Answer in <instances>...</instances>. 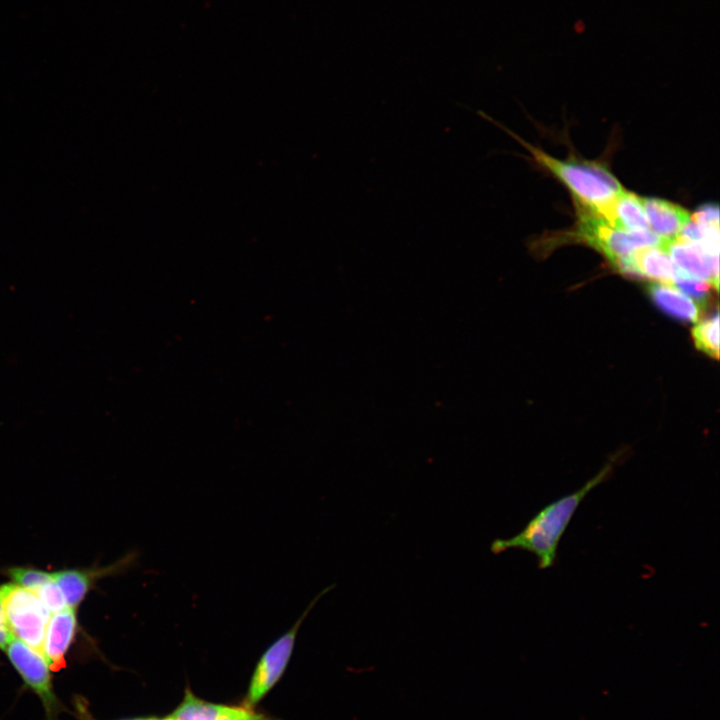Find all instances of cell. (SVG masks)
Returning <instances> with one entry per match:
<instances>
[{
	"label": "cell",
	"mask_w": 720,
	"mask_h": 720,
	"mask_svg": "<svg viewBox=\"0 0 720 720\" xmlns=\"http://www.w3.org/2000/svg\"><path fill=\"white\" fill-rule=\"evenodd\" d=\"M613 463L605 465L592 479L577 491L565 495L540 510L516 535L492 541L490 550L500 554L509 549H520L533 554L540 569L554 565L558 544L574 513L586 495L607 480Z\"/></svg>",
	"instance_id": "cell-1"
},
{
	"label": "cell",
	"mask_w": 720,
	"mask_h": 720,
	"mask_svg": "<svg viewBox=\"0 0 720 720\" xmlns=\"http://www.w3.org/2000/svg\"><path fill=\"white\" fill-rule=\"evenodd\" d=\"M495 125L508 132L533 156L534 160L553 173L576 196V200L594 209L601 215L624 190L619 181L604 167L592 162L563 161L532 146L506 127L485 115Z\"/></svg>",
	"instance_id": "cell-2"
},
{
	"label": "cell",
	"mask_w": 720,
	"mask_h": 720,
	"mask_svg": "<svg viewBox=\"0 0 720 720\" xmlns=\"http://www.w3.org/2000/svg\"><path fill=\"white\" fill-rule=\"evenodd\" d=\"M576 211L578 237L602 253L614 267L636 249L661 248L668 241L649 230L628 232L616 229L604 216L579 201H576Z\"/></svg>",
	"instance_id": "cell-3"
},
{
	"label": "cell",
	"mask_w": 720,
	"mask_h": 720,
	"mask_svg": "<svg viewBox=\"0 0 720 720\" xmlns=\"http://www.w3.org/2000/svg\"><path fill=\"white\" fill-rule=\"evenodd\" d=\"M335 586L332 584L320 591L295 623L263 652L251 676L247 693L241 703L242 706L255 709L256 705L279 682L291 660L301 625L316 603Z\"/></svg>",
	"instance_id": "cell-4"
},
{
	"label": "cell",
	"mask_w": 720,
	"mask_h": 720,
	"mask_svg": "<svg viewBox=\"0 0 720 720\" xmlns=\"http://www.w3.org/2000/svg\"><path fill=\"white\" fill-rule=\"evenodd\" d=\"M0 604L14 636L42 653L50 612L32 591L15 583L0 585Z\"/></svg>",
	"instance_id": "cell-5"
},
{
	"label": "cell",
	"mask_w": 720,
	"mask_h": 720,
	"mask_svg": "<svg viewBox=\"0 0 720 720\" xmlns=\"http://www.w3.org/2000/svg\"><path fill=\"white\" fill-rule=\"evenodd\" d=\"M23 682L41 700L48 720H55L62 705L54 692L49 665L43 654L19 639H13L5 650Z\"/></svg>",
	"instance_id": "cell-6"
},
{
	"label": "cell",
	"mask_w": 720,
	"mask_h": 720,
	"mask_svg": "<svg viewBox=\"0 0 720 720\" xmlns=\"http://www.w3.org/2000/svg\"><path fill=\"white\" fill-rule=\"evenodd\" d=\"M661 249L671 255L670 258L681 271L710 283L718 290L719 255H711L700 243L679 238L667 241Z\"/></svg>",
	"instance_id": "cell-7"
},
{
	"label": "cell",
	"mask_w": 720,
	"mask_h": 720,
	"mask_svg": "<svg viewBox=\"0 0 720 720\" xmlns=\"http://www.w3.org/2000/svg\"><path fill=\"white\" fill-rule=\"evenodd\" d=\"M77 627L75 609L66 608L50 617L44 636L42 654L53 672L66 665V654Z\"/></svg>",
	"instance_id": "cell-8"
},
{
	"label": "cell",
	"mask_w": 720,
	"mask_h": 720,
	"mask_svg": "<svg viewBox=\"0 0 720 720\" xmlns=\"http://www.w3.org/2000/svg\"><path fill=\"white\" fill-rule=\"evenodd\" d=\"M135 559L136 554L130 553L108 567L96 570L65 569L54 572L53 577L65 597L67 606L76 610L97 576L119 573L129 567Z\"/></svg>",
	"instance_id": "cell-9"
},
{
	"label": "cell",
	"mask_w": 720,
	"mask_h": 720,
	"mask_svg": "<svg viewBox=\"0 0 720 720\" xmlns=\"http://www.w3.org/2000/svg\"><path fill=\"white\" fill-rule=\"evenodd\" d=\"M641 202L651 232L661 239H676L691 222L690 213L675 203L652 197H641Z\"/></svg>",
	"instance_id": "cell-10"
},
{
	"label": "cell",
	"mask_w": 720,
	"mask_h": 720,
	"mask_svg": "<svg viewBox=\"0 0 720 720\" xmlns=\"http://www.w3.org/2000/svg\"><path fill=\"white\" fill-rule=\"evenodd\" d=\"M632 260L638 278H650L671 285L681 271L668 253L659 247H643L632 253Z\"/></svg>",
	"instance_id": "cell-11"
},
{
	"label": "cell",
	"mask_w": 720,
	"mask_h": 720,
	"mask_svg": "<svg viewBox=\"0 0 720 720\" xmlns=\"http://www.w3.org/2000/svg\"><path fill=\"white\" fill-rule=\"evenodd\" d=\"M616 229L634 232L649 230L641 197L623 190L602 215Z\"/></svg>",
	"instance_id": "cell-12"
},
{
	"label": "cell",
	"mask_w": 720,
	"mask_h": 720,
	"mask_svg": "<svg viewBox=\"0 0 720 720\" xmlns=\"http://www.w3.org/2000/svg\"><path fill=\"white\" fill-rule=\"evenodd\" d=\"M647 290L650 299L665 314L680 321H698L703 308L676 288L653 283Z\"/></svg>",
	"instance_id": "cell-13"
},
{
	"label": "cell",
	"mask_w": 720,
	"mask_h": 720,
	"mask_svg": "<svg viewBox=\"0 0 720 720\" xmlns=\"http://www.w3.org/2000/svg\"><path fill=\"white\" fill-rule=\"evenodd\" d=\"M227 706L205 701L187 687L183 700L168 717L172 720H217Z\"/></svg>",
	"instance_id": "cell-14"
},
{
	"label": "cell",
	"mask_w": 720,
	"mask_h": 720,
	"mask_svg": "<svg viewBox=\"0 0 720 720\" xmlns=\"http://www.w3.org/2000/svg\"><path fill=\"white\" fill-rule=\"evenodd\" d=\"M695 346L707 355L719 358V313L697 324L691 331Z\"/></svg>",
	"instance_id": "cell-15"
},
{
	"label": "cell",
	"mask_w": 720,
	"mask_h": 720,
	"mask_svg": "<svg viewBox=\"0 0 720 720\" xmlns=\"http://www.w3.org/2000/svg\"><path fill=\"white\" fill-rule=\"evenodd\" d=\"M7 575L15 584L32 592L54 580L53 573L28 567H11L7 569Z\"/></svg>",
	"instance_id": "cell-16"
},
{
	"label": "cell",
	"mask_w": 720,
	"mask_h": 720,
	"mask_svg": "<svg viewBox=\"0 0 720 720\" xmlns=\"http://www.w3.org/2000/svg\"><path fill=\"white\" fill-rule=\"evenodd\" d=\"M674 284L684 294L694 298L703 308L709 298V287L707 282L696 279L682 272Z\"/></svg>",
	"instance_id": "cell-17"
},
{
	"label": "cell",
	"mask_w": 720,
	"mask_h": 720,
	"mask_svg": "<svg viewBox=\"0 0 720 720\" xmlns=\"http://www.w3.org/2000/svg\"><path fill=\"white\" fill-rule=\"evenodd\" d=\"M34 593L51 613H57L68 608L65 597L54 580L42 585Z\"/></svg>",
	"instance_id": "cell-18"
},
{
	"label": "cell",
	"mask_w": 720,
	"mask_h": 720,
	"mask_svg": "<svg viewBox=\"0 0 720 720\" xmlns=\"http://www.w3.org/2000/svg\"><path fill=\"white\" fill-rule=\"evenodd\" d=\"M217 720H277L245 706H227Z\"/></svg>",
	"instance_id": "cell-19"
},
{
	"label": "cell",
	"mask_w": 720,
	"mask_h": 720,
	"mask_svg": "<svg viewBox=\"0 0 720 720\" xmlns=\"http://www.w3.org/2000/svg\"><path fill=\"white\" fill-rule=\"evenodd\" d=\"M694 223L700 226L719 227V209L714 203L700 206L691 217Z\"/></svg>",
	"instance_id": "cell-20"
},
{
	"label": "cell",
	"mask_w": 720,
	"mask_h": 720,
	"mask_svg": "<svg viewBox=\"0 0 720 720\" xmlns=\"http://www.w3.org/2000/svg\"><path fill=\"white\" fill-rule=\"evenodd\" d=\"M13 639L14 635L0 604V649L6 650Z\"/></svg>",
	"instance_id": "cell-21"
},
{
	"label": "cell",
	"mask_w": 720,
	"mask_h": 720,
	"mask_svg": "<svg viewBox=\"0 0 720 720\" xmlns=\"http://www.w3.org/2000/svg\"><path fill=\"white\" fill-rule=\"evenodd\" d=\"M137 720H172L168 716L165 718H155V717H148V718H137Z\"/></svg>",
	"instance_id": "cell-22"
}]
</instances>
